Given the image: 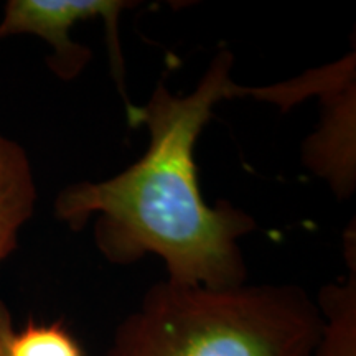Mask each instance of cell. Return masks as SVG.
<instances>
[{
    "label": "cell",
    "mask_w": 356,
    "mask_h": 356,
    "mask_svg": "<svg viewBox=\"0 0 356 356\" xmlns=\"http://www.w3.org/2000/svg\"><path fill=\"white\" fill-rule=\"evenodd\" d=\"M356 252L346 254L348 274L320 291L323 333L317 356H356Z\"/></svg>",
    "instance_id": "obj_6"
},
{
    "label": "cell",
    "mask_w": 356,
    "mask_h": 356,
    "mask_svg": "<svg viewBox=\"0 0 356 356\" xmlns=\"http://www.w3.org/2000/svg\"><path fill=\"white\" fill-rule=\"evenodd\" d=\"M12 330H13V325H12L10 312H8L6 304H3V302L0 300V356H2L3 341H6L7 335Z\"/></svg>",
    "instance_id": "obj_8"
},
{
    "label": "cell",
    "mask_w": 356,
    "mask_h": 356,
    "mask_svg": "<svg viewBox=\"0 0 356 356\" xmlns=\"http://www.w3.org/2000/svg\"><path fill=\"white\" fill-rule=\"evenodd\" d=\"M35 203L37 185L29 155L20 144L0 134V266L17 248Z\"/></svg>",
    "instance_id": "obj_5"
},
{
    "label": "cell",
    "mask_w": 356,
    "mask_h": 356,
    "mask_svg": "<svg viewBox=\"0 0 356 356\" xmlns=\"http://www.w3.org/2000/svg\"><path fill=\"white\" fill-rule=\"evenodd\" d=\"M233 65V53L222 48L190 95L175 96L160 83L147 104L129 106V126L149 129L145 154L108 180L66 186L55 202L58 220L78 231L95 218L96 248L113 264L154 254L168 282L213 291L248 284L239 239L256 229V220L229 202H204L195 163L213 109L231 97Z\"/></svg>",
    "instance_id": "obj_1"
},
{
    "label": "cell",
    "mask_w": 356,
    "mask_h": 356,
    "mask_svg": "<svg viewBox=\"0 0 356 356\" xmlns=\"http://www.w3.org/2000/svg\"><path fill=\"white\" fill-rule=\"evenodd\" d=\"M325 115L305 147L307 167L330 184L338 197L355 190V55L333 65L325 84Z\"/></svg>",
    "instance_id": "obj_4"
},
{
    "label": "cell",
    "mask_w": 356,
    "mask_h": 356,
    "mask_svg": "<svg viewBox=\"0 0 356 356\" xmlns=\"http://www.w3.org/2000/svg\"><path fill=\"white\" fill-rule=\"evenodd\" d=\"M2 356H84V351L63 322L29 320L20 332L8 333Z\"/></svg>",
    "instance_id": "obj_7"
},
{
    "label": "cell",
    "mask_w": 356,
    "mask_h": 356,
    "mask_svg": "<svg viewBox=\"0 0 356 356\" xmlns=\"http://www.w3.org/2000/svg\"><path fill=\"white\" fill-rule=\"evenodd\" d=\"M323 315L293 284L213 289L154 284L106 356H317Z\"/></svg>",
    "instance_id": "obj_2"
},
{
    "label": "cell",
    "mask_w": 356,
    "mask_h": 356,
    "mask_svg": "<svg viewBox=\"0 0 356 356\" xmlns=\"http://www.w3.org/2000/svg\"><path fill=\"white\" fill-rule=\"evenodd\" d=\"M137 2L127 0H8L0 22V40L12 35H37L53 47L48 65L61 79L76 78L91 61V50L73 42L70 32L79 22L101 19L104 22L111 68L119 92L127 99L124 86V58L119 42V19Z\"/></svg>",
    "instance_id": "obj_3"
}]
</instances>
